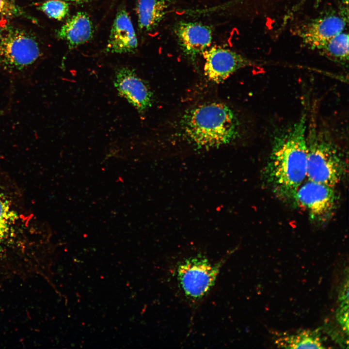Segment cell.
<instances>
[{
  "mask_svg": "<svg viewBox=\"0 0 349 349\" xmlns=\"http://www.w3.org/2000/svg\"><path fill=\"white\" fill-rule=\"evenodd\" d=\"M308 112L303 111L293 124L275 132L263 175L279 198L292 200L307 179L306 130Z\"/></svg>",
  "mask_w": 349,
  "mask_h": 349,
  "instance_id": "cell-1",
  "label": "cell"
},
{
  "mask_svg": "<svg viewBox=\"0 0 349 349\" xmlns=\"http://www.w3.org/2000/svg\"><path fill=\"white\" fill-rule=\"evenodd\" d=\"M181 135L198 147L210 148L230 143L240 135V123L228 105L208 102L188 110L179 123Z\"/></svg>",
  "mask_w": 349,
  "mask_h": 349,
  "instance_id": "cell-2",
  "label": "cell"
},
{
  "mask_svg": "<svg viewBox=\"0 0 349 349\" xmlns=\"http://www.w3.org/2000/svg\"><path fill=\"white\" fill-rule=\"evenodd\" d=\"M307 179L335 187L345 172L344 156L330 133L308 115L306 130Z\"/></svg>",
  "mask_w": 349,
  "mask_h": 349,
  "instance_id": "cell-3",
  "label": "cell"
},
{
  "mask_svg": "<svg viewBox=\"0 0 349 349\" xmlns=\"http://www.w3.org/2000/svg\"><path fill=\"white\" fill-rule=\"evenodd\" d=\"M40 44L31 32L11 24L0 27V69L9 75L22 77L42 58Z\"/></svg>",
  "mask_w": 349,
  "mask_h": 349,
  "instance_id": "cell-4",
  "label": "cell"
},
{
  "mask_svg": "<svg viewBox=\"0 0 349 349\" xmlns=\"http://www.w3.org/2000/svg\"><path fill=\"white\" fill-rule=\"evenodd\" d=\"M223 262L212 264L202 256L184 260L177 268V277L185 295L197 300L204 297L213 286Z\"/></svg>",
  "mask_w": 349,
  "mask_h": 349,
  "instance_id": "cell-5",
  "label": "cell"
},
{
  "mask_svg": "<svg viewBox=\"0 0 349 349\" xmlns=\"http://www.w3.org/2000/svg\"><path fill=\"white\" fill-rule=\"evenodd\" d=\"M293 201L306 210L311 220L324 222L335 211L337 196L334 187L306 179L297 189Z\"/></svg>",
  "mask_w": 349,
  "mask_h": 349,
  "instance_id": "cell-6",
  "label": "cell"
},
{
  "mask_svg": "<svg viewBox=\"0 0 349 349\" xmlns=\"http://www.w3.org/2000/svg\"><path fill=\"white\" fill-rule=\"evenodd\" d=\"M205 75L211 81L220 83L238 70L254 63L241 54L220 46L209 47L202 54Z\"/></svg>",
  "mask_w": 349,
  "mask_h": 349,
  "instance_id": "cell-7",
  "label": "cell"
},
{
  "mask_svg": "<svg viewBox=\"0 0 349 349\" xmlns=\"http://www.w3.org/2000/svg\"><path fill=\"white\" fill-rule=\"evenodd\" d=\"M113 83L118 94L124 97L141 114L144 113L151 107L152 93L134 69L127 66L118 68L115 72Z\"/></svg>",
  "mask_w": 349,
  "mask_h": 349,
  "instance_id": "cell-8",
  "label": "cell"
},
{
  "mask_svg": "<svg viewBox=\"0 0 349 349\" xmlns=\"http://www.w3.org/2000/svg\"><path fill=\"white\" fill-rule=\"evenodd\" d=\"M174 32L183 53L192 60L209 48L212 40L211 28L199 22L181 21Z\"/></svg>",
  "mask_w": 349,
  "mask_h": 349,
  "instance_id": "cell-9",
  "label": "cell"
},
{
  "mask_svg": "<svg viewBox=\"0 0 349 349\" xmlns=\"http://www.w3.org/2000/svg\"><path fill=\"white\" fill-rule=\"evenodd\" d=\"M346 25L345 19L341 16H325L307 24L300 36L307 46L317 50L333 37L343 32Z\"/></svg>",
  "mask_w": 349,
  "mask_h": 349,
  "instance_id": "cell-10",
  "label": "cell"
},
{
  "mask_svg": "<svg viewBox=\"0 0 349 349\" xmlns=\"http://www.w3.org/2000/svg\"><path fill=\"white\" fill-rule=\"evenodd\" d=\"M137 47V37L131 19L126 10H121L113 22L106 50L114 53H130Z\"/></svg>",
  "mask_w": 349,
  "mask_h": 349,
  "instance_id": "cell-11",
  "label": "cell"
},
{
  "mask_svg": "<svg viewBox=\"0 0 349 349\" xmlns=\"http://www.w3.org/2000/svg\"><path fill=\"white\" fill-rule=\"evenodd\" d=\"M92 23L84 12H78L69 18L59 30L57 35L73 48L89 40L93 35Z\"/></svg>",
  "mask_w": 349,
  "mask_h": 349,
  "instance_id": "cell-12",
  "label": "cell"
},
{
  "mask_svg": "<svg viewBox=\"0 0 349 349\" xmlns=\"http://www.w3.org/2000/svg\"><path fill=\"white\" fill-rule=\"evenodd\" d=\"M174 0H137L136 12L139 28L151 32L164 18Z\"/></svg>",
  "mask_w": 349,
  "mask_h": 349,
  "instance_id": "cell-13",
  "label": "cell"
},
{
  "mask_svg": "<svg viewBox=\"0 0 349 349\" xmlns=\"http://www.w3.org/2000/svg\"><path fill=\"white\" fill-rule=\"evenodd\" d=\"M275 343L279 348L287 349L325 348L317 330L305 329L282 333L276 337Z\"/></svg>",
  "mask_w": 349,
  "mask_h": 349,
  "instance_id": "cell-14",
  "label": "cell"
},
{
  "mask_svg": "<svg viewBox=\"0 0 349 349\" xmlns=\"http://www.w3.org/2000/svg\"><path fill=\"white\" fill-rule=\"evenodd\" d=\"M349 35L342 32L327 41L317 51L334 62L345 64L349 60Z\"/></svg>",
  "mask_w": 349,
  "mask_h": 349,
  "instance_id": "cell-15",
  "label": "cell"
},
{
  "mask_svg": "<svg viewBox=\"0 0 349 349\" xmlns=\"http://www.w3.org/2000/svg\"><path fill=\"white\" fill-rule=\"evenodd\" d=\"M39 9L50 18L60 20L69 11L68 4L62 0H48L43 3Z\"/></svg>",
  "mask_w": 349,
  "mask_h": 349,
  "instance_id": "cell-16",
  "label": "cell"
},
{
  "mask_svg": "<svg viewBox=\"0 0 349 349\" xmlns=\"http://www.w3.org/2000/svg\"><path fill=\"white\" fill-rule=\"evenodd\" d=\"M14 219V214L7 201L0 193V239L8 233L11 229Z\"/></svg>",
  "mask_w": 349,
  "mask_h": 349,
  "instance_id": "cell-17",
  "label": "cell"
},
{
  "mask_svg": "<svg viewBox=\"0 0 349 349\" xmlns=\"http://www.w3.org/2000/svg\"><path fill=\"white\" fill-rule=\"evenodd\" d=\"M0 16L8 18L22 17L33 20L13 0H0Z\"/></svg>",
  "mask_w": 349,
  "mask_h": 349,
  "instance_id": "cell-18",
  "label": "cell"
},
{
  "mask_svg": "<svg viewBox=\"0 0 349 349\" xmlns=\"http://www.w3.org/2000/svg\"><path fill=\"white\" fill-rule=\"evenodd\" d=\"M67 0L75 2L81 3V2H85V1H86L87 0Z\"/></svg>",
  "mask_w": 349,
  "mask_h": 349,
  "instance_id": "cell-19",
  "label": "cell"
},
{
  "mask_svg": "<svg viewBox=\"0 0 349 349\" xmlns=\"http://www.w3.org/2000/svg\"><path fill=\"white\" fill-rule=\"evenodd\" d=\"M348 1V0H346Z\"/></svg>",
  "mask_w": 349,
  "mask_h": 349,
  "instance_id": "cell-20",
  "label": "cell"
}]
</instances>
